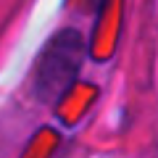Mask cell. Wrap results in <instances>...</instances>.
I'll list each match as a JSON object with an SVG mask.
<instances>
[{"label": "cell", "mask_w": 158, "mask_h": 158, "mask_svg": "<svg viewBox=\"0 0 158 158\" xmlns=\"http://www.w3.org/2000/svg\"><path fill=\"white\" fill-rule=\"evenodd\" d=\"M85 63V40L77 29H63L50 40L37 61L34 92L42 103L56 106L77 82Z\"/></svg>", "instance_id": "obj_1"}]
</instances>
